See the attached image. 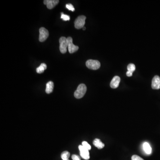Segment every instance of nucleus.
Instances as JSON below:
<instances>
[{
	"instance_id": "f257e3e1",
	"label": "nucleus",
	"mask_w": 160,
	"mask_h": 160,
	"mask_svg": "<svg viewBox=\"0 0 160 160\" xmlns=\"http://www.w3.org/2000/svg\"><path fill=\"white\" fill-rule=\"evenodd\" d=\"M86 86L84 84H80L74 92V95L75 97L77 99L82 98L86 94Z\"/></svg>"
},
{
	"instance_id": "f03ea898",
	"label": "nucleus",
	"mask_w": 160,
	"mask_h": 160,
	"mask_svg": "<svg viewBox=\"0 0 160 160\" xmlns=\"http://www.w3.org/2000/svg\"><path fill=\"white\" fill-rule=\"evenodd\" d=\"M86 66L89 69L97 70L100 68L101 63L98 61L90 59L86 61Z\"/></svg>"
},
{
	"instance_id": "7ed1b4c3",
	"label": "nucleus",
	"mask_w": 160,
	"mask_h": 160,
	"mask_svg": "<svg viewBox=\"0 0 160 160\" xmlns=\"http://www.w3.org/2000/svg\"><path fill=\"white\" fill-rule=\"evenodd\" d=\"M86 16L84 15L80 16L76 19L74 22V26L76 29H80L83 28L85 24Z\"/></svg>"
},
{
	"instance_id": "20e7f679",
	"label": "nucleus",
	"mask_w": 160,
	"mask_h": 160,
	"mask_svg": "<svg viewBox=\"0 0 160 160\" xmlns=\"http://www.w3.org/2000/svg\"><path fill=\"white\" fill-rule=\"evenodd\" d=\"M60 50L62 53H65L67 52V48L68 46L67 38L64 37H62L60 38Z\"/></svg>"
},
{
	"instance_id": "39448f33",
	"label": "nucleus",
	"mask_w": 160,
	"mask_h": 160,
	"mask_svg": "<svg viewBox=\"0 0 160 160\" xmlns=\"http://www.w3.org/2000/svg\"><path fill=\"white\" fill-rule=\"evenodd\" d=\"M39 40L40 42H44L49 37V31L47 29L44 27H41L39 29Z\"/></svg>"
},
{
	"instance_id": "423d86ee",
	"label": "nucleus",
	"mask_w": 160,
	"mask_h": 160,
	"mask_svg": "<svg viewBox=\"0 0 160 160\" xmlns=\"http://www.w3.org/2000/svg\"><path fill=\"white\" fill-rule=\"evenodd\" d=\"M80 152V155L83 159L88 160L90 158L89 156V150L87 148H85L82 145H80L78 147Z\"/></svg>"
},
{
	"instance_id": "0eeeda50",
	"label": "nucleus",
	"mask_w": 160,
	"mask_h": 160,
	"mask_svg": "<svg viewBox=\"0 0 160 160\" xmlns=\"http://www.w3.org/2000/svg\"><path fill=\"white\" fill-rule=\"evenodd\" d=\"M67 38L68 43V51L70 53H73L78 50L79 49V47L78 46L75 45L73 44V39L71 37H68Z\"/></svg>"
},
{
	"instance_id": "6e6552de",
	"label": "nucleus",
	"mask_w": 160,
	"mask_h": 160,
	"mask_svg": "<svg viewBox=\"0 0 160 160\" xmlns=\"http://www.w3.org/2000/svg\"><path fill=\"white\" fill-rule=\"evenodd\" d=\"M152 89H160V77L158 76H154L152 80Z\"/></svg>"
},
{
	"instance_id": "1a4fd4ad",
	"label": "nucleus",
	"mask_w": 160,
	"mask_h": 160,
	"mask_svg": "<svg viewBox=\"0 0 160 160\" xmlns=\"http://www.w3.org/2000/svg\"><path fill=\"white\" fill-rule=\"evenodd\" d=\"M59 2L58 0H45L44 1V4L46 5L47 8L49 9H52L55 7Z\"/></svg>"
},
{
	"instance_id": "9d476101",
	"label": "nucleus",
	"mask_w": 160,
	"mask_h": 160,
	"mask_svg": "<svg viewBox=\"0 0 160 160\" xmlns=\"http://www.w3.org/2000/svg\"><path fill=\"white\" fill-rule=\"evenodd\" d=\"M120 81H121V78L119 76H114L110 84L111 88L112 89L117 88L119 85Z\"/></svg>"
},
{
	"instance_id": "9b49d317",
	"label": "nucleus",
	"mask_w": 160,
	"mask_h": 160,
	"mask_svg": "<svg viewBox=\"0 0 160 160\" xmlns=\"http://www.w3.org/2000/svg\"><path fill=\"white\" fill-rule=\"evenodd\" d=\"M93 144L98 149H102L105 146V144L99 139L96 138L93 141Z\"/></svg>"
},
{
	"instance_id": "f8f14e48",
	"label": "nucleus",
	"mask_w": 160,
	"mask_h": 160,
	"mask_svg": "<svg viewBox=\"0 0 160 160\" xmlns=\"http://www.w3.org/2000/svg\"><path fill=\"white\" fill-rule=\"evenodd\" d=\"M54 87V84L52 81H49L46 84L45 92L47 94H50L52 93Z\"/></svg>"
},
{
	"instance_id": "ddd939ff",
	"label": "nucleus",
	"mask_w": 160,
	"mask_h": 160,
	"mask_svg": "<svg viewBox=\"0 0 160 160\" xmlns=\"http://www.w3.org/2000/svg\"><path fill=\"white\" fill-rule=\"evenodd\" d=\"M143 149L145 153L147 154H150L152 153V148L148 142H145L143 145Z\"/></svg>"
},
{
	"instance_id": "4468645a",
	"label": "nucleus",
	"mask_w": 160,
	"mask_h": 160,
	"mask_svg": "<svg viewBox=\"0 0 160 160\" xmlns=\"http://www.w3.org/2000/svg\"><path fill=\"white\" fill-rule=\"evenodd\" d=\"M47 68V66L45 63H42L39 67L37 68L36 69L37 72L38 74H42L44 72L45 70Z\"/></svg>"
},
{
	"instance_id": "2eb2a0df",
	"label": "nucleus",
	"mask_w": 160,
	"mask_h": 160,
	"mask_svg": "<svg viewBox=\"0 0 160 160\" xmlns=\"http://www.w3.org/2000/svg\"><path fill=\"white\" fill-rule=\"evenodd\" d=\"M69 156H70V153L68 151H64L61 154V157L63 160H69L68 159Z\"/></svg>"
},
{
	"instance_id": "dca6fc26",
	"label": "nucleus",
	"mask_w": 160,
	"mask_h": 160,
	"mask_svg": "<svg viewBox=\"0 0 160 160\" xmlns=\"http://www.w3.org/2000/svg\"><path fill=\"white\" fill-rule=\"evenodd\" d=\"M136 69V67H135V65L133 64H130L128 65L127 66V69H128V71H130V72L133 73Z\"/></svg>"
},
{
	"instance_id": "f3484780",
	"label": "nucleus",
	"mask_w": 160,
	"mask_h": 160,
	"mask_svg": "<svg viewBox=\"0 0 160 160\" xmlns=\"http://www.w3.org/2000/svg\"><path fill=\"white\" fill-rule=\"evenodd\" d=\"M61 18L65 21H69L70 20V17L67 15L64 14L63 13H61Z\"/></svg>"
},
{
	"instance_id": "a211bd4d",
	"label": "nucleus",
	"mask_w": 160,
	"mask_h": 160,
	"mask_svg": "<svg viewBox=\"0 0 160 160\" xmlns=\"http://www.w3.org/2000/svg\"><path fill=\"white\" fill-rule=\"evenodd\" d=\"M82 146L85 148L88 149L89 150H90L91 149V147L90 145L86 141H84L82 143Z\"/></svg>"
},
{
	"instance_id": "6ab92c4d",
	"label": "nucleus",
	"mask_w": 160,
	"mask_h": 160,
	"mask_svg": "<svg viewBox=\"0 0 160 160\" xmlns=\"http://www.w3.org/2000/svg\"><path fill=\"white\" fill-rule=\"evenodd\" d=\"M132 160H144L143 158H141L140 156H139L137 155H134L132 156L131 157Z\"/></svg>"
},
{
	"instance_id": "aec40b11",
	"label": "nucleus",
	"mask_w": 160,
	"mask_h": 160,
	"mask_svg": "<svg viewBox=\"0 0 160 160\" xmlns=\"http://www.w3.org/2000/svg\"><path fill=\"white\" fill-rule=\"evenodd\" d=\"M66 7L68 9V10H71V11H75V9L74 8V6L71 4H68L66 5Z\"/></svg>"
},
{
	"instance_id": "412c9836",
	"label": "nucleus",
	"mask_w": 160,
	"mask_h": 160,
	"mask_svg": "<svg viewBox=\"0 0 160 160\" xmlns=\"http://www.w3.org/2000/svg\"><path fill=\"white\" fill-rule=\"evenodd\" d=\"M72 159L73 160H81L80 156L75 154L72 155Z\"/></svg>"
},
{
	"instance_id": "4be33fe9",
	"label": "nucleus",
	"mask_w": 160,
	"mask_h": 160,
	"mask_svg": "<svg viewBox=\"0 0 160 160\" xmlns=\"http://www.w3.org/2000/svg\"><path fill=\"white\" fill-rule=\"evenodd\" d=\"M126 75H127V76H129V77H130V76H132L133 75V73L130 72V71H128L127 72H126Z\"/></svg>"
},
{
	"instance_id": "5701e85b",
	"label": "nucleus",
	"mask_w": 160,
	"mask_h": 160,
	"mask_svg": "<svg viewBox=\"0 0 160 160\" xmlns=\"http://www.w3.org/2000/svg\"><path fill=\"white\" fill-rule=\"evenodd\" d=\"M83 30H86V28L85 27H84L83 28Z\"/></svg>"
}]
</instances>
